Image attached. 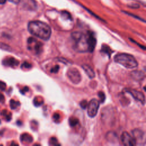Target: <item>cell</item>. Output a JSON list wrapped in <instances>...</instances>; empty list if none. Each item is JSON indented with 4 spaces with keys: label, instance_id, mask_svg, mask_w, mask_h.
<instances>
[{
    "label": "cell",
    "instance_id": "obj_21",
    "mask_svg": "<svg viewBox=\"0 0 146 146\" xmlns=\"http://www.w3.org/2000/svg\"><path fill=\"white\" fill-rule=\"evenodd\" d=\"M50 144L51 145H59L58 143V140L55 137H51L50 139Z\"/></svg>",
    "mask_w": 146,
    "mask_h": 146
},
{
    "label": "cell",
    "instance_id": "obj_26",
    "mask_svg": "<svg viewBox=\"0 0 146 146\" xmlns=\"http://www.w3.org/2000/svg\"><path fill=\"white\" fill-rule=\"evenodd\" d=\"M59 68V66L56 65V66H54V67H52V68H51V72H55V73H56V72H57L58 71Z\"/></svg>",
    "mask_w": 146,
    "mask_h": 146
},
{
    "label": "cell",
    "instance_id": "obj_8",
    "mask_svg": "<svg viewBox=\"0 0 146 146\" xmlns=\"http://www.w3.org/2000/svg\"><path fill=\"white\" fill-rule=\"evenodd\" d=\"M127 92H128L129 94H131L133 98L136 99L137 101H139L143 104L145 103V96L143 92H140L139 91H136L135 90H128L127 91Z\"/></svg>",
    "mask_w": 146,
    "mask_h": 146
},
{
    "label": "cell",
    "instance_id": "obj_5",
    "mask_svg": "<svg viewBox=\"0 0 146 146\" xmlns=\"http://www.w3.org/2000/svg\"><path fill=\"white\" fill-rule=\"evenodd\" d=\"M99 101L96 99H92L88 104L87 108V113L88 116L91 117H95L97 113L99 107Z\"/></svg>",
    "mask_w": 146,
    "mask_h": 146
},
{
    "label": "cell",
    "instance_id": "obj_9",
    "mask_svg": "<svg viewBox=\"0 0 146 146\" xmlns=\"http://www.w3.org/2000/svg\"><path fill=\"white\" fill-rule=\"evenodd\" d=\"M3 64L6 65V66H11V67H15L19 64V62L15 58H14L13 57H10L6 59H5L3 61Z\"/></svg>",
    "mask_w": 146,
    "mask_h": 146
},
{
    "label": "cell",
    "instance_id": "obj_15",
    "mask_svg": "<svg viewBox=\"0 0 146 146\" xmlns=\"http://www.w3.org/2000/svg\"><path fill=\"white\" fill-rule=\"evenodd\" d=\"M100 51H101V52H102L106 54H107L109 56H110L111 54L113 52V51L110 48V47L106 44L105 45L103 44L102 46Z\"/></svg>",
    "mask_w": 146,
    "mask_h": 146
},
{
    "label": "cell",
    "instance_id": "obj_11",
    "mask_svg": "<svg viewBox=\"0 0 146 146\" xmlns=\"http://www.w3.org/2000/svg\"><path fill=\"white\" fill-rule=\"evenodd\" d=\"M132 135H133V137L135 138L136 142H137V141L138 140H142V139L144 137V133L142 131H141L140 129H134L132 131Z\"/></svg>",
    "mask_w": 146,
    "mask_h": 146
},
{
    "label": "cell",
    "instance_id": "obj_23",
    "mask_svg": "<svg viewBox=\"0 0 146 146\" xmlns=\"http://www.w3.org/2000/svg\"><path fill=\"white\" fill-rule=\"evenodd\" d=\"M87 105H88V103H87V100H82L80 103V106L83 109H86L87 107Z\"/></svg>",
    "mask_w": 146,
    "mask_h": 146
},
{
    "label": "cell",
    "instance_id": "obj_20",
    "mask_svg": "<svg viewBox=\"0 0 146 146\" xmlns=\"http://www.w3.org/2000/svg\"><path fill=\"white\" fill-rule=\"evenodd\" d=\"M98 96L99 98V102L100 103H103L104 100H105V98H106V96H105V95L102 92V91H100L99 93H98Z\"/></svg>",
    "mask_w": 146,
    "mask_h": 146
},
{
    "label": "cell",
    "instance_id": "obj_16",
    "mask_svg": "<svg viewBox=\"0 0 146 146\" xmlns=\"http://www.w3.org/2000/svg\"><path fill=\"white\" fill-rule=\"evenodd\" d=\"M1 115L5 117L6 120L7 121H10L11 119V113L7 110H3L1 112Z\"/></svg>",
    "mask_w": 146,
    "mask_h": 146
},
{
    "label": "cell",
    "instance_id": "obj_10",
    "mask_svg": "<svg viewBox=\"0 0 146 146\" xmlns=\"http://www.w3.org/2000/svg\"><path fill=\"white\" fill-rule=\"evenodd\" d=\"M82 67L86 73V74L88 75V76L90 78H93L95 77V73L92 68L87 64H83L82 66Z\"/></svg>",
    "mask_w": 146,
    "mask_h": 146
},
{
    "label": "cell",
    "instance_id": "obj_13",
    "mask_svg": "<svg viewBox=\"0 0 146 146\" xmlns=\"http://www.w3.org/2000/svg\"><path fill=\"white\" fill-rule=\"evenodd\" d=\"M20 140L22 143H30L32 142L33 139L32 136L31 135H30L29 133H24L21 135Z\"/></svg>",
    "mask_w": 146,
    "mask_h": 146
},
{
    "label": "cell",
    "instance_id": "obj_31",
    "mask_svg": "<svg viewBox=\"0 0 146 146\" xmlns=\"http://www.w3.org/2000/svg\"><path fill=\"white\" fill-rule=\"evenodd\" d=\"M0 135H1V132H0Z\"/></svg>",
    "mask_w": 146,
    "mask_h": 146
},
{
    "label": "cell",
    "instance_id": "obj_24",
    "mask_svg": "<svg viewBox=\"0 0 146 146\" xmlns=\"http://www.w3.org/2000/svg\"><path fill=\"white\" fill-rule=\"evenodd\" d=\"M31 67V65L27 62H25L21 66V68H30Z\"/></svg>",
    "mask_w": 146,
    "mask_h": 146
},
{
    "label": "cell",
    "instance_id": "obj_4",
    "mask_svg": "<svg viewBox=\"0 0 146 146\" xmlns=\"http://www.w3.org/2000/svg\"><path fill=\"white\" fill-rule=\"evenodd\" d=\"M28 48L35 52V54H38L41 52L43 48L42 43L37 40L33 37H30L27 39Z\"/></svg>",
    "mask_w": 146,
    "mask_h": 146
},
{
    "label": "cell",
    "instance_id": "obj_2",
    "mask_svg": "<svg viewBox=\"0 0 146 146\" xmlns=\"http://www.w3.org/2000/svg\"><path fill=\"white\" fill-rule=\"evenodd\" d=\"M29 31L33 35L43 40H48L51 36V30L46 23L39 21H33L29 23Z\"/></svg>",
    "mask_w": 146,
    "mask_h": 146
},
{
    "label": "cell",
    "instance_id": "obj_29",
    "mask_svg": "<svg viewBox=\"0 0 146 146\" xmlns=\"http://www.w3.org/2000/svg\"><path fill=\"white\" fill-rule=\"evenodd\" d=\"M8 1H10V2H11L14 3H15V4L18 3L20 2V0H8Z\"/></svg>",
    "mask_w": 146,
    "mask_h": 146
},
{
    "label": "cell",
    "instance_id": "obj_3",
    "mask_svg": "<svg viewBox=\"0 0 146 146\" xmlns=\"http://www.w3.org/2000/svg\"><path fill=\"white\" fill-rule=\"evenodd\" d=\"M114 61L127 68H134L138 65L134 56L127 53H120L116 55L114 57Z\"/></svg>",
    "mask_w": 146,
    "mask_h": 146
},
{
    "label": "cell",
    "instance_id": "obj_17",
    "mask_svg": "<svg viewBox=\"0 0 146 146\" xmlns=\"http://www.w3.org/2000/svg\"><path fill=\"white\" fill-rule=\"evenodd\" d=\"M19 106H20V103L19 102L15 101L13 99L10 100V106L11 109L15 110Z\"/></svg>",
    "mask_w": 146,
    "mask_h": 146
},
{
    "label": "cell",
    "instance_id": "obj_19",
    "mask_svg": "<svg viewBox=\"0 0 146 146\" xmlns=\"http://www.w3.org/2000/svg\"><path fill=\"white\" fill-rule=\"evenodd\" d=\"M115 136V133H111L109 132L107 135V139L110 141H115V139H117V136H115L113 137V136Z\"/></svg>",
    "mask_w": 146,
    "mask_h": 146
},
{
    "label": "cell",
    "instance_id": "obj_14",
    "mask_svg": "<svg viewBox=\"0 0 146 146\" xmlns=\"http://www.w3.org/2000/svg\"><path fill=\"white\" fill-rule=\"evenodd\" d=\"M23 3L24 6L29 9H33L36 6L35 3L33 0H23Z\"/></svg>",
    "mask_w": 146,
    "mask_h": 146
},
{
    "label": "cell",
    "instance_id": "obj_25",
    "mask_svg": "<svg viewBox=\"0 0 146 146\" xmlns=\"http://www.w3.org/2000/svg\"><path fill=\"white\" fill-rule=\"evenodd\" d=\"M6 88V84L2 81H0V90L4 91Z\"/></svg>",
    "mask_w": 146,
    "mask_h": 146
},
{
    "label": "cell",
    "instance_id": "obj_22",
    "mask_svg": "<svg viewBox=\"0 0 146 146\" xmlns=\"http://www.w3.org/2000/svg\"><path fill=\"white\" fill-rule=\"evenodd\" d=\"M0 48L6 50H9L10 49V47L7 44L3 43H0Z\"/></svg>",
    "mask_w": 146,
    "mask_h": 146
},
{
    "label": "cell",
    "instance_id": "obj_27",
    "mask_svg": "<svg viewBox=\"0 0 146 146\" xmlns=\"http://www.w3.org/2000/svg\"><path fill=\"white\" fill-rule=\"evenodd\" d=\"M5 100V97L0 92V102H3Z\"/></svg>",
    "mask_w": 146,
    "mask_h": 146
},
{
    "label": "cell",
    "instance_id": "obj_1",
    "mask_svg": "<svg viewBox=\"0 0 146 146\" xmlns=\"http://www.w3.org/2000/svg\"><path fill=\"white\" fill-rule=\"evenodd\" d=\"M76 50L80 51L92 52L96 45V38L94 34L88 31L86 33L75 31L71 34Z\"/></svg>",
    "mask_w": 146,
    "mask_h": 146
},
{
    "label": "cell",
    "instance_id": "obj_28",
    "mask_svg": "<svg viewBox=\"0 0 146 146\" xmlns=\"http://www.w3.org/2000/svg\"><path fill=\"white\" fill-rule=\"evenodd\" d=\"M29 90V88H28V87H24L23 88V89L21 91V92L22 93V94H24L25 92H27V91Z\"/></svg>",
    "mask_w": 146,
    "mask_h": 146
},
{
    "label": "cell",
    "instance_id": "obj_30",
    "mask_svg": "<svg viewBox=\"0 0 146 146\" xmlns=\"http://www.w3.org/2000/svg\"><path fill=\"white\" fill-rule=\"evenodd\" d=\"M6 0H0V4H3L6 2Z\"/></svg>",
    "mask_w": 146,
    "mask_h": 146
},
{
    "label": "cell",
    "instance_id": "obj_6",
    "mask_svg": "<svg viewBox=\"0 0 146 146\" xmlns=\"http://www.w3.org/2000/svg\"><path fill=\"white\" fill-rule=\"evenodd\" d=\"M68 79L73 83L78 84L81 81V75L79 71L75 68H70L67 72Z\"/></svg>",
    "mask_w": 146,
    "mask_h": 146
},
{
    "label": "cell",
    "instance_id": "obj_18",
    "mask_svg": "<svg viewBox=\"0 0 146 146\" xmlns=\"http://www.w3.org/2000/svg\"><path fill=\"white\" fill-rule=\"evenodd\" d=\"M78 120L74 117H70L69 119V124L72 127L75 126L78 124Z\"/></svg>",
    "mask_w": 146,
    "mask_h": 146
},
{
    "label": "cell",
    "instance_id": "obj_12",
    "mask_svg": "<svg viewBox=\"0 0 146 146\" xmlns=\"http://www.w3.org/2000/svg\"><path fill=\"white\" fill-rule=\"evenodd\" d=\"M131 75L132 78L136 80H141L144 77V74L142 71L139 70H135L132 71Z\"/></svg>",
    "mask_w": 146,
    "mask_h": 146
},
{
    "label": "cell",
    "instance_id": "obj_7",
    "mask_svg": "<svg viewBox=\"0 0 146 146\" xmlns=\"http://www.w3.org/2000/svg\"><path fill=\"white\" fill-rule=\"evenodd\" d=\"M120 139L122 143L126 146H133L136 144L135 138L127 132L122 133L120 136Z\"/></svg>",
    "mask_w": 146,
    "mask_h": 146
}]
</instances>
